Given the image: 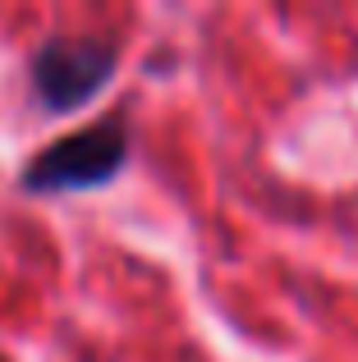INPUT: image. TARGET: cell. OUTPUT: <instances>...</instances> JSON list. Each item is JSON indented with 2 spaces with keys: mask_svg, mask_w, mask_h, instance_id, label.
<instances>
[{
  "mask_svg": "<svg viewBox=\"0 0 358 362\" xmlns=\"http://www.w3.org/2000/svg\"><path fill=\"white\" fill-rule=\"evenodd\" d=\"M134 156V124L125 110L88 124V129L55 138L37 151L33 160H23L18 184L28 193H88V188H106Z\"/></svg>",
  "mask_w": 358,
  "mask_h": 362,
  "instance_id": "1",
  "label": "cell"
},
{
  "mask_svg": "<svg viewBox=\"0 0 358 362\" xmlns=\"http://www.w3.org/2000/svg\"><path fill=\"white\" fill-rule=\"evenodd\" d=\"M115 64H120L115 37L55 33V37L33 46V55H28V83H33V97L46 115H69V110L88 106L106 88Z\"/></svg>",
  "mask_w": 358,
  "mask_h": 362,
  "instance_id": "2",
  "label": "cell"
}]
</instances>
